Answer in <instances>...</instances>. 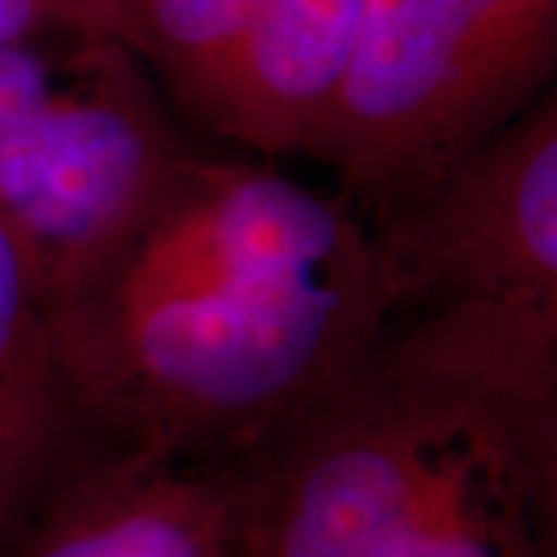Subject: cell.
<instances>
[{
  "mask_svg": "<svg viewBox=\"0 0 557 557\" xmlns=\"http://www.w3.org/2000/svg\"><path fill=\"white\" fill-rule=\"evenodd\" d=\"M196 146L149 69L109 35L0 47V226L50 304L137 223Z\"/></svg>",
  "mask_w": 557,
  "mask_h": 557,
  "instance_id": "cell-4",
  "label": "cell"
},
{
  "mask_svg": "<svg viewBox=\"0 0 557 557\" xmlns=\"http://www.w3.org/2000/svg\"><path fill=\"white\" fill-rule=\"evenodd\" d=\"M100 443L65 372L47 285L0 226V555Z\"/></svg>",
  "mask_w": 557,
  "mask_h": 557,
  "instance_id": "cell-8",
  "label": "cell"
},
{
  "mask_svg": "<svg viewBox=\"0 0 557 557\" xmlns=\"http://www.w3.org/2000/svg\"><path fill=\"white\" fill-rule=\"evenodd\" d=\"M362 0H260L174 112L260 159L307 156L338 94Z\"/></svg>",
  "mask_w": 557,
  "mask_h": 557,
  "instance_id": "cell-6",
  "label": "cell"
},
{
  "mask_svg": "<svg viewBox=\"0 0 557 557\" xmlns=\"http://www.w3.org/2000/svg\"><path fill=\"white\" fill-rule=\"evenodd\" d=\"M0 557H233L220 465L106 440Z\"/></svg>",
  "mask_w": 557,
  "mask_h": 557,
  "instance_id": "cell-7",
  "label": "cell"
},
{
  "mask_svg": "<svg viewBox=\"0 0 557 557\" xmlns=\"http://www.w3.org/2000/svg\"><path fill=\"white\" fill-rule=\"evenodd\" d=\"M557 0H362L307 159L375 226L552 94Z\"/></svg>",
  "mask_w": 557,
  "mask_h": 557,
  "instance_id": "cell-3",
  "label": "cell"
},
{
  "mask_svg": "<svg viewBox=\"0 0 557 557\" xmlns=\"http://www.w3.org/2000/svg\"><path fill=\"white\" fill-rule=\"evenodd\" d=\"M403 317L369 220L260 156L193 149L53 304L102 437L230 461L350 372Z\"/></svg>",
  "mask_w": 557,
  "mask_h": 557,
  "instance_id": "cell-1",
  "label": "cell"
},
{
  "mask_svg": "<svg viewBox=\"0 0 557 557\" xmlns=\"http://www.w3.org/2000/svg\"><path fill=\"white\" fill-rule=\"evenodd\" d=\"M220 478L233 557H555L557 310L406 313Z\"/></svg>",
  "mask_w": 557,
  "mask_h": 557,
  "instance_id": "cell-2",
  "label": "cell"
},
{
  "mask_svg": "<svg viewBox=\"0 0 557 557\" xmlns=\"http://www.w3.org/2000/svg\"><path fill=\"white\" fill-rule=\"evenodd\" d=\"M403 317L458 304L557 310V100L465 152L372 226Z\"/></svg>",
  "mask_w": 557,
  "mask_h": 557,
  "instance_id": "cell-5",
  "label": "cell"
},
{
  "mask_svg": "<svg viewBox=\"0 0 557 557\" xmlns=\"http://www.w3.org/2000/svg\"><path fill=\"white\" fill-rule=\"evenodd\" d=\"M260 0H112L109 35L159 81L168 102L239 35Z\"/></svg>",
  "mask_w": 557,
  "mask_h": 557,
  "instance_id": "cell-9",
  "label": "cell"
},
{
  "mask_svg": "<svg viewBox=\"0 0 557 557\" xmlns=\"http://www.w3.org/2000/svg\"><path fill=\"white\" fill-rule=\"evenodd\" d=\"M109 22L112 0H0V47L60 32L109 35Z\"/></svg>",
  "mask_w": 557,
  "mask_h": 557,
  "instance_id": "cell-10",
  "label": "cell"
}]
</instances>
